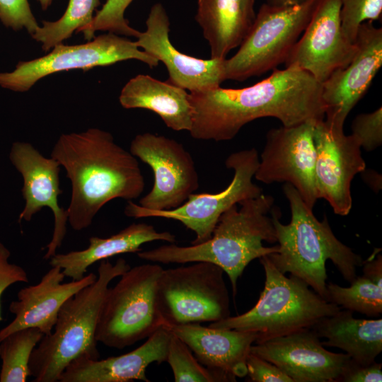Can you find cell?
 Here are the masks:
<instances>
[{
    "label": "cell",
    "mask_w": 382,
    "mask_h": 382,
    "mask_svg": "<svg viewBox=\"0 0 382 382\" xmlns=\"http://www.w3.org/2000/svg\"><path fill=\"white\" fill-rule=\"evenodd\" d=\"M224 273L219 266L208 262L163 269L158 297L166 325L212 323L229 317Z\"/></svg>",
    "instance_id": "9"
},
{
    "label": "cell",
    "mask_w": 382,
    "mask_h": 382,
    "mask_svg": "<svg viewBox=\"0 0 382 382\" xmlns=\"http://www.w3.org/2000/svg\"><path fill=\"white\" fill-rule=\"evenodd\" d=\"M233 205L220 216L212 236L206 241L179 246L163 245L137 256L163 264L208 262L219 266L230 279L233 295L237 282L253 260L278 251V246L265 247L262 242H277L273 221L274 198L263 193Z\"/></svg>",
    "instance_id": "3"
},
{
    "label": "cell",
    "mask_w": 382,
    "mask_h": 382,
    "mask_svg": "<svg viewBox=\"0 0 382 382\" xmlns=\"http://www.w3.org/2000/svg\"><path fill=\"white\" fill-rule=\"evenodd\" d=\"M146 25V30L140 32L134 42L165 64L169 82L196 93L217 88L226 80V59L196 58L180 52L172 45L169 37L170 21L161 3L151 6Z\"/></svg>",
    "instance_id": "18"
},
{
    "label": "cell",
    "mask_w": 382,
    "mask_h": 382,
    "mask_svg": "<svg viewBox=\"0 0 382 382\" xmlns=\"http://www.w3.org/2000/svg\"><path fill=\"white\" fill-rule=\"evenodd\" d=\"M154 241L174 243L175 236L168 231L158 232L151 224L134 223L108 238L91 237L89 245L84 250L56 253L50 264L61 268L65 277L79 280L95 262L120 254L138 253L141 245Z\"/></svg>",
    "instance_id": "23"
},
{
    "label": "cell",
    "mask_w": 382,
    "mask_h": 382,
    "mask_svg": "<svg viewBox=\"0 0 382 382\" xmlns=\"http://www.w3.org/2000/svg\"><path fill=\"white\" fill-rule=\"evenodd\" d=\"M357 50L345 67L334 71L321 83L325 120L340 127L368 90L382 66V28L373 22L360 25L354 41Z\"/></svg>",
    "instance_id": "16"
},
{
    "label": "cell",
    "mask_w": 382,
    "mask_h": 382,
    "mask_svg": "<svg viewBox=\"0 0 382 382\" xmlns=\"http://www.w3.org/2000/svg\"><path fill=\"white\" fill-rule=\"evenodd\" d=\"M51 157L65 169L71 184L68 222L75 231L89 227L110 201L117 198L131 201L144 190L137 158L105 130L89 128L62 134Z\"/></svg>",
    "instance_id": "2"
},
{
    "label": "cell",
    "mask_w": 382,
    "mask_h": 382,
    "mask_svg": "<svg viewBox=\"0 0 382 382\" xmlns=\"http://www.w3.org/2000/svg\"><path fill=\"white\" fill-rule=\"evenodd\" d=\"M340 0H318L301 37L284 64L311 74L320 83L335 70L345 67L357 47L344 35Z\"/></svg>",
    "instance_id": "15"
},
{
    "label": "cell",
    "mask_w": 382,
    "mask_h": 382,
    "mask_svg": "<svg viewBox=\"0 0 382 382\" xmlns=\"http://www.w3.org/2000/svg\"><path fill=\"white\" fill-rule=\"evenodd\" d=\"M43 336L39 328H26L12 332L0 342L1 382L27 381L30 376L29 361L32 352Z\"/></svg>",
    "instance_id": "27"
},
{
    "label": "cell",
    "mask_w": 382,
    "mask_h": 382,
    "mask_svg": "<svg viewBox=\"0 0 382 382\" xmlns=\"http://www.w3.org/2000/svg\"><path fill=\"white\" fill-rule=\"evenodd\" d=\"M340 20L345 37L354 43L359 27L364 22L378 20L382 0H340Z\"/></svg>",
    "instance_id": "32"
},
{
    "label": "cell",
    "mask_w": 382,
    "mask_h": 382,
    "mask_svg": "<svg viewBox=\"0 0 382 382\" xmlns=\"http://www.w3.org/2000/svg\"><path fill=\"white\" fill-rule=\"evenodd\" d=\"M10 160L22 175V193L25 206L19 215V221H29L43 207L50 208L54 215V230L47 245L44 259H50L62 245L66 233L67 209L59 207L58 197L62 193L59 184L61 166L53 158L42 156L31 144L13 143Z\"/></svg>",
    "instance_id": "19"
},
{
    "label": "cell",
    "mask_w": 382,
    "mask_h": 382,
    "mask_svg": "<svg viewBox=\"0 0 382 382\" xmlns=\"http://www.w3.org/2000/svg\"><path fill=\"white\" fill-rule=\"evenodd\" d=\"M352 135L361 148L371 151L382 144V108L357 115L352 123Z\"/></svg>",
    "instance_id": "33"
},
{
    "label": "cell",
    "mask_w": 382,
    "mask_h": 382,
    "mask_svg": "<svg viewBox=\"0 0 382 382\" xmlns=\"http://www.w3.org/2000/svg\"><path fill=\"white\" fill-rule=\"evenodd\" d=\"M247 375L253 382H293L274 364L251 353L246 359Z\"/></svg>",
    "instance_id": "35"
},
{
    "label": "cell",
    "mask_w": 382,
    "mask_h": 382,
    "mask_svg": "<svg viewBox=\"0 0 382 382\" xmlns=\"http://www.w3.org/2000/svg\"><path fill=\"white\" fill-rule=\"evenodd\" d=\"M64 277L61 268L52 267L39 283L22 288L18 292V300L9 305L15 318L0 330V342L12 332L26 328H37L44 335H50L64 303L95 282L97 276L91 272L79 280L62 283Z\"/></svg>",
    "instance_id": "20"
},
{
    "label": "cell",
    "mask_w": 382,
    "mask_h": 382,
    "mask_svg": "<svg viewBox=\"0 0 382 382\" xmlns=\"http://www.w3.org/2000/svg\"><path fill=\"white\" fill-rule=\"evenodd\" d=\"M119 101L126 109L142 108L155 112L173 130L189 132L191 129L190 93L168 81L139 74L124 86Z\"/></svg>",
    "instance_id": "24"
},
{
    "label": "cell",
    "mask_w": 382,
    "mask_h": 382,
    "mask_svg": "<svg viewBox=\"0 0 382 382\" xmlns=\"http://www.w3.org/2000/svg\"><path fill=\"white\" fill-rule=\"evenodd\" d=\"M133 0H106L92 21L78 33H83L86 40L95 37L96 31H108L125 37H135L140 31L132 28L125 18V12Z\"/></svg>",
    "instance_id": "31"
},
{
    "label": "cell",
    "mask_w": 382,
    "mask_h": 382,
    "mask_svg": "<svg viewBox=\"0 0 382 382\" xmlns=\"http://www.w3.org/2000/svg\"><path fill=\"white\" fill-rule=\"evenodd\" d=\"M362 267L363 275L382 287V255L378 253L374 257L373 254L370 258L364 260Z\"/></svg>",
    "instance_id": "38"
},
{
    "label": "cell",
    "mask_w": 382,
    "mask_h": 382,
    "mask_svg": "<svg viewBox=\"0 0 382 382\" xmlns=\"http://www.w3.org/2000/svg\"><path fill=\"white\" fill-rule=\"evenodd\" d=\"M131 154L153 170V187L139 205L152 210L181 206L199 187V176L191 154L182 144L163 135L139 134L130 144Z\"/></svg>",
    "instance_id": "12"
},
{
    "label": "cell",
    "mask_w": 382,
    "mask_h": 382,
    "mask_svg": "<svg viewBox=\"0 0 382 382\" xmlns=\"http://www.w3.org/2000/svg\"><path fill=\"white\" fill-rule=\"evenodd\" d=\"M259 164L255 148L230 154L225 161L227 168L233 169V177L228 187L216 193L192 194L181 206L170 210H152L132 201L125 207L127 216L134 218L161 217L181 222L195 233L192 244L208 240L220 216L240 202L258 197L262 189L253 182Z\"/></svg>",
    "instance_id": "11"
},
{
    "label": "cell",
    "mask_w": 382,
    "mask_h": 382,
    "mask_svg": "<svg viewBox=\"0 0 382 382\" xmlns=\"http://www.w3.org/2000/svg\"><path fill=\"white\" fill-rule=\"evenodd\" d=\"M327 300L342 309L370 317L382 313V287L369 278L357 276L349 287L327 283Z\"/></svg>",
    "instance_id": "29"
},
{
    "label": "cell",
    "mask_w": 382,
    "mask_h": 382,
    "mask_svg": "<svg viewBox=\"0 0 382 382\" xmlns=\"http://www.w3.org/2000/svg\"><path fill=\"white\" fill-rule=\"evenodd\" d=\"M243 7L248 16L254 20L255 14L254 12L255 0H241Z\"/></svg>",
    "instance_id": "41"
},
{
    "label": "cell",
    "mask_w": 382,
    "mask_h": 382,
    "mask_svg": "<svg viewBox=\"0 0 382 382\" xmlns=\"http://www.w3.org/2000/svg\"><path fill=\"white\" fill-rule=\"evenodd\" d=\"M129 59L141 61L150 67L159 64L134 41L108 32L83 44L66 45L62 42L42 57L20 61L13 71L0 72V86L15 92H26L41 79L52 74L75 69L88 71Z\"/></svg>",
    "instance_id": "10"
},
{
    "label": "cell",
    "mask_w": 382,
    "mask_h": 382,
    "mask_svg": "<svg viewBox=\"0 0 382 382\" xmlns=\"http://www.w3.org/2000/svg\"><path fill=\"white\" fill-rule=\"evenodd\" d=\"M251 353L274 364L293 382H337L351 358L328 351L312 328L256 342Z\"/></svg>",
    "instance_id": "17"
},
{
    "label": "cell",
    "mask_w": 382,
    "mask_h": 382,
    "mask_svg": "<svg viewBox=\"0 0 382 382\" xmlns=\"http://www.w3.org/2000/svg\"><path fill=\"white\" fill-rule=\"evenodd\" d=\"M9 250L0 242V321L3 320L1 314V297L4 291L17 282H28L26 271L21 266L10 263Z\"/></svg>",
    "instance_id": "36"
},
{
    "label": "cell",
    "mask_w": 382,
    "mask_h": 382,
    "mask_svg": "<svg viewBox=\"0 0 382 382\" xmlns=\"http://www.w3.org/2000/svg\"><path fill=\"white\" fill-rule=\"evenodd\" d=\"M318 0L290 6L263 4L237 52L225 60V78L238 81L284 63L305 30Z\"/></svg>",
    "instance_id": "8"
},
{
    "label": "cell",
    "mask_w": 382,
    "mask_h": 382,
    "mask_svg": "<svg viewBox=\"0 0 382 382\" xmlns=\"http://www.w3.org/2000/svg\"><path fill=\"white\" fill-rule=\"evenodd\" d=\"M308 120L268 131L254 177L266 184L286 182L292 185L306 204L313 209L318 199L315 180L316 122Z\"/></svg>",
    "instance_id": "13"
},
{
    "label": "cell",
    "mask_w": 382,
    "mask_h": 382,
    "mask_svg": "<svg viewBox=\"0 0 382 382\" xmlns=\"http://www.w3.org/2000/svg\"><path fill=\"white\" fill-rule=\"evenodd\" d=\"M195 20L211 50V58L226 59L238 47L253 20L241 0H198Z\"/></svg>",
    "instance_id": "26"
},
{
    "label": "cell",
    "mask_w": 382,
    "mask_h": 382,
    "mask_svg": "<svg viewBox=\"0 0 382 382\" xmlns=\"http://www.w3.org/2000/svg\"><path fill=\"white\" fill-rule=\"evenodd\" d=\"M360 173H361V177L364 182L374 192L381 190L382 187V178L381 174L373 170H366V168Z\"/></svg>",
    "instance_id": "39"
},
{
    "label": "cell",
    "mask_w": 382,
    "mask_h": 382,
    "mask_svg": "<svg viewBox=\"0 0 382 382\" xmlns=\"http://www.w3.org/2000/svg\"><path fill=\"white\" fill-rule=\"evenodd\" d=\"M283 192L289 203L291 221L282 224L280 213L273 209L278 251L267 256L281 272L301 279L327 300L326 261L330 260L343 278L352 283L364 260L336 238L325 216L322 221L316 218L292 185L286 183Z\"/></svg>",
    "instance_id": "4"
},
{
    "label": "cell",
    "mask_w": 382,
    "mask_h": 382,
    "mask_svg": "<svg viewBox=\"0 0 382 382\" xmlns=\"http://www.w3.org/2000/svg\"><path fill=\"white\" fill-rule=\"evenodd\" d=\"M166 362L171 368L175 382L228 381L223 375L200 364L188 346L172 332Z\"/></svg>",
    "instance_id": "30"
},
{
    "label": "cell",
    "mask_w": 382,
    "mask_h": 382,
    "mask_svg": "<svg viewBox=\"0 0 382 382\" xmlns=\"http://www.w3.org/2000/svg\"><path fill=\"white\" fill-rule=\"evenodd\" d=\"M37 1L40 4L41 8L45 11L50 7L53 0H37Z\"/></svg>",
    "instance_id": "42"
},
{
    "label": "cell",
    "mask_w": 382,
    "mask_h": 382,
    "mask_svg": "<svg viewBox=\"0 0 382 382\" xmlns=\"http://www.w3.org/2000/svg\"><path fill=\"white\" fill-rule=\"evenodd\" d=\"M162 270L157 264L137 265L108 288L96 332L98 342L120 349L166 325L158 297Z\"/></svg>",
    "instance_id": "7"
},
{
    "label": "cell",
    "mask_w": 382,
    "mask_h": 382,
    "mask_svg": "<svg viewBox=\"0 0 382 382\" xmlns=\"http://www.w3.org/2000/svg\"><path fill=\"white\" fill-rule=\"evenodd\" d=\"M306 0H267L266 3L272 6H290L301 4Z\"/></svg>",
    "instance_id": "40"
},
{
    "label": "cell",
    "mask_w": 382,
    "mask_h": 382,
    "mask_svg": "<svg viewBox=\"0 0 382 382\" xmlns=\"http://www.w3.org/2000/svg\"><path fill=\"white\" fill-rule=\"evenodd\" d=\"M259 259L265 281L256 304L241 315L212 322L209 327L254 332L258 335L256 342L312 328L342 309L301 279L285 276L267 255Z\"/></svg>",
    "instance_id": "6"
},
{
    "label": "cell",
    "mask_w": 382,
    "mask_h": 382,
    "mask_svg": "<svg viewBox=\"0 0 382 382\" xmlns=\"http://www.w3.org/2000/svg\"><path fill=\"white\" fill-rule=\"evenodd\" d=\"M131 267L123 258L103 260L95 282L68 299L60 308L54 332L44 335L32 352L29 369L34 382H56L74 359H98L96 332L110 283Z\"/></svg>",
    "instance_id": "5"
},
{
    "label": "cell",
    "mask_w": 382,
    "mask_h": 382,
    "mask_svg": "<svg viewBox=\"0 0 382 382\" xmlns=\"http://www.w3.org/2000/svg\"><path fill=\"white\" fill-rule=\"evenodd\" d=\"M312 329L324 347H337L345 352L352 360L361 364L376 361L382 351V320L358 319L353 312L341 309L325 318Z\"/></svg>",
    "instance_id": "25"
},
{
    "label": "cell",
    "mask_w": 382,
    "mask_h": 382,
    "mask_svg": "<svg viewBox=\"0 0 382 382\" xmlns=\"http://www.w3.org/2000/svg\"><path fill=\"white\" fill-rule=\"evenodd\" d=\"M183 341L198 361L228 381L247 375L246 359L256 332L205 327L200 323L165 326Z\"/></svg>",
    "instance_id": "21"
},
{
    "label": "cell",
    "mask_w": 382,
    "mask_h": 382,
    "mask_svg": "<svg viewBox=\"0 0 382 382\" xmlns=\"http://www.w3.org/2000/svg\"><path fill=\"white\" fill-rule=\"evenodd\" d=\"M273 70L269 77L248 87L219 86L190 93L191 137L199 140H231L244 125L261 117H274L284 127L325 118L319 81L296 66Z\"/></svg>",
    "instance_id": "1"
},
{
    "label": "cell",
    "mask_w": 382,
    "mask_h": 382,
    "mask_svg": "<svg viewBox=\"0 0 382 382\" xmlns=\"http://www.w3.org/2000/svg\"><path fill=\"white\" fill-rule=\"evenodd\" d=\"M100 0H69L63 16L55 21H42L31 37L48 52L70 38L74 32L88 25L93 20Z\"/></svg>",
    "instance_id": "28"
},
{
    "label": "cell",
    "mask_w": 382,
    "mask_h": 382,
    "mask_svg": "<svg viewBox=\"0 0 382 382\" xmlns=\"http://www.w3.org/2000/svg\"><path fill=\"white\" fill-rule=\"evenodd\" d=\"M316 146L315 180L318 199H325L335 214L347 215L352 207L351 183L366 168L361 147L343 127L325 119L316 122L313 130Z\"/></svg>",
    "instance_id": "14"
},
{
    "label": "cell",
    "mask_w": 382,
    "mask_h": 382,
    "mask_svg": "<svg viewBox=\"0 0 382 382\" xmlns=\"http://www.w3.org/2000/svg\"><path fill=\"white\" fill-rule=\"evenodd\" d=\"M170 335V330L163 326L141 346L125 354L104 359L78 357L66 366L58 381L149 382L146 369L152 363L166 361Z\"/></svg>",
    "instance_id": "22"
},
{
    "label": "cell",
    "mask_w": 382,
    "mask_h": 382,
    "mask_svg": "<svg viewBox=\"0 0 382 382\" xmlns=\"http://www.w3.org/2000/svg\"><path fill=\"white\" fill-rule=\"evenodd\" d=\"M381 363L361 364L350 360L337 382H381Z\"/></svg>",
    "instance_id": "37"
},
{
    "label": "cell",
    "mask_w": 382,
    "mask_h": 382,
    "mask_svg": "<svg viewBox=\"0 0 382 382\" xmlns=\"http://www.w3.org/2000/svg\"><path fill=\"white\" fill-rule=\"evenodd\" d=\"M0 21L14 31L25 29L30 35L40 26L28 0H0Z\"/></svg>",
    "instance_id": "34"
}]
</instances>
